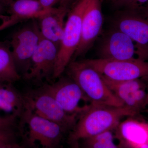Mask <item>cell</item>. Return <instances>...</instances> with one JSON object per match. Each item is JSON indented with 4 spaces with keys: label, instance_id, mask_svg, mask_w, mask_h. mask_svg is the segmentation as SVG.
I'll list each match as a JSON object with an SVG mask.
<instances>
[{
    "label": "cell",
    "instance_id": "6da1fadb",
    "mask_svg": "<svg viewBox=\"0 0 148 148\" xmlns=\"http://www.w3.org/2000/svg\"><path fill=\"white\" fill-rule=\"evenodd\" d=\"M138 115L125 106L114 107L90 104L81 114L76 123L68 135L69 143L79 142L108 130H115L126 117Z\"/></svg>",
    "mask_w": 148,
    "mask_h": 148
},
{
    "label": "cell",
    "instance_id": "7a4b0ae2",
    "mask_svg": "<svg viewBox=\"0 0 148 148\" xmlns=\"http://www.w3.org/2000/svg\"><path fill=\"white\" fill-rule=\"evenodd\" d=\"M66 71L67 75L78 85L91 104L123 106L105 82L101 74L82 60H73Z\"/></svg>",
    "mask_w": 148,
    "mask_h": 148
},
{
    "label": "cell",
    "instance_id": "3957f363",
    "mask_svg": "<svg viewBox=\"0 0 148 148\" xmlns=\"http://www.w3.org/2000/svg\"><path fill=\"white\" fill-rule=\"evenodd\" d=\"M88 0H77L67 15L64 34L59 51L53 79L62 75L72 61L81 38L83 16Z\"/></svg>",
    "mask_w": 148,
    "mask_h": 148
},
{
    "label": "cell",
    "instance_id": "277c9868",
    "mask_svg": "<svg viewBox=\"0 0 148 148\" xmlns=\"http://www.w3.org/2000/svg\"><path fill=\"white\" fill-rule=\"evenodd\" d=\"M25 109L58 123L69 133L75 127L78 116L67 113L52 95L41 86L23 93Z\"/></svg>",
    "mask_w": 148,
    "mask_h": 148
},
{
    "label": "cell",
    "instance_id": "5b68a950",
    "mask_svg": "<svg viewBox=\"0 0 148 148\" xmlns=\"http://www.w3.org/2000/svg\"><path fill=\"white\" fill-rule=\"evenodd\" d=\"M19 128L27 126V142L34 145L38 142L43 148H57L69 133L58 123L25 109L20 118Z\"/></svg>",
    "mask_w": 148,
    "mask_h": 148
},
{
    "label": "cell",
    "instance_id": "8992f818",
    "mask_svg": "<svg viewBox=\"0 0 148 148\" xmlns=\"http://www.w3.org/2000/svg\"><path fill=\"white\" fill-rule=\"evenodd\" d=\"M82 61L87 66L110 79L148 81V61L138 58L120 61L100 58Z\"/></svg>",
    "mask_w": 148,
    "mask_h": 148
},
{
    "label": "cell",
    "instance_id": "52a82bcc",
    "mask_svg": "<svg viewBox=\"0 0 148 148\" xmlns=\"http://www.w3.org/2000/svg\"><path fill=\"white\" fill-rule=\"evenodd\" d=\"M38 22L34 20L12 36L10 45L16 70L24 77L29 71L33 54L42 38Z\"/></svg>",
    "mask_w": 148,
    "mask_h": 148
},
{
    "label": "cell",
    "instance_id": "ba28073f",
    "mask_svg": "<svg viewBox=\"0 0 148 148\" xmlns=\"http://www.w3.org/2000/svg\"><path fill=\"white\" fill-rule=\"evenodd\" d=\"M42 86L53 96L65 112L79 116L90 105L81 106V102L91 104L78 85L67 76L60 77L55 82Z\"/></svg>",
    "mask_w": 148,
    "mask_h": 148
},
{
    "label": "cell",
    "instance_id": "9c48e42d",
    "mask_svg": "<svg viewBox=\"0 0 148 148\" xmlns=\"http://www.w3.org/2000/svg\"><path fill=\"white\" fill-rule=\"evenodd\" d=\"M113 25L135 43L137 58L148 61V17L124 10L115 17Z\"/></svg>",
    "mask_w": 148,
    "mask_h": 148
},
{
    "label": "cell",
    "instance_id": "30bf717a",
    "mask_svg": "<svg viewBox=\"0 0 148 148\" xmlns=\"http://www.w3.org/2000/svg\"><path fill=\"white\" fill-rule=\"evenodd\" d=\"M59 47L42 38L32 56L24 79L36 83L53 79Z\"/></svg>",
    "mask_w": 148,
    "mask_h": 148
},
{
    "label": "cell",
    "instance_id": "8fae6325",
    "mask_svg": "<svg viewBox=\"0 0 148 148\" xmlns=\"http://www.w3.org/2000/svg\"><path fill=\"white\" fill-rule=\"evenodd\" d=\"M101 75L123 106L131 109L138 115L148 106L147 85L144 80H113Z\"/></svg>",
    "mask_w": 148,
    "mask_h": 148
},
{
    "label": "cell",
    "instance_id": "7c38bea8",
    "mask_svg": "<svg viewBox=\"0 0 148 148\" xmlns=\"http://www.w3.org/2000/svg\"><path fill=\"white\" fill-rule=\"evenodd\" d=\"M103 24L101 1L88 0L83 16L80 41L74 54L73 60L85 54L89 50L100 35Z\"/></svg>",
    "mask_w": 148,
    "mask_h": 148
},
{
    "label": "cell",
    "instance_id": "4fadbf2b",
    "mask_svg": "<svg viewBox=\"0 0 148 148\" xmlns=\"http://www.w3.org/2000/svg\"><path fill=\"white\" fill-rule=\"evenodd\" d=\"M100 58L129 60L137 58L135 43L126 34L114 28L107 34L99 49Z\"/></svg>",
    "mask_w": 148,
    "mask_h": 148
},
{
    "label": "cell",
    "instance_id": "5bb4252c",
    "mask_svg": "<svg viewBox=\"0 0 148 148\" xmlns=\"http://www.w3.org/2000/svg\"><path fill=\"white\" fill-rule=\"evenodd\" d=\"M119 144L125 148H139L148 145V122L128 117L121 121L114 130Z\"/></svg>",
    "mask_w": 148,
    "mask_h": 148
},
{
    "label": "cell",
    "instance_id": "9a60e30c",
    "mask_svg": "<svg viewBox=\"0 0 148 148\" xmlns=\"http://www.w3.org/2000/svg\"><path fill=\"white\" fill-rule=\"evenodd\" d=\"M71 8L67 7L54 8L38 18L43 38L60 46L66 24L65 18Z\"/></svg>",
    "mask_w": 148,
    "mask_h": 148
},
{
    "label": "cell",
    "instance_id": "2e32d148",
    "mask_svg": "<svg viewBox=\"0 0 148 148\" xmlns=\"http://www.w3.org/2000/svg\"><path fill=\"white\" fill-rule=\"evenodd\" d=\"M0 110L16 118H20L25 110L23 93L11 83L0 84Z\"/></svg>",
    "mask_w": 148,
    "mask_h": 148
},
{
    "label": "cell",
    "instance_id": "e0dca14e",
    "mask_svg": "<svg viewBox=\"0 0 148 148\" xmlns=\"http://www.w3.org/2000/svg\"><path fill=\"white\" fill-rule=\"evenodd\" d=\"M53 9H45L39 0H15L9 6L10 15L20 21L38 19Z\"/></svg>",
    "mask_w": 148,
    "mask_h": 148
},
{
    "label": "cell",
    "instance_id": "ac0fdd59",
    "mask_svg": "<svg viewBox=\"0 0 148 148\" xmlns=\"http://www.w3.org/2000/svg\"><path fill=\"white\" fill-rule=\"evenodd\" d=\"M21 77L15 67L11 50L0 42V84H12Z\"/></svg>",
    "mask_w": 148,
    "mask_h": 148
},
{
    "label": "cell",
    "instance_id": "d6986e66",
    "mask_svg": "<svg viewBox=\"0 0 148 148\" xmlns=\"http://www.w3.org/2000/svg\"><path fill=\"white\" fill-rule=\"evenodd\" d=\"M114 130H108L79 141V148H119Z\"/></svg>",
    "mask_w": 148,
    "mask_h": 148
},
{
    "label": "cell",
    "instance_id": "ffe728a7",
    "mask_svg": "<svg viewBox=\"0 0 148 148\" xmlns=\"http://www.w3.org/2000/svg\"><path fill=\"white\" fill-rule=\"evenodd\" d=\"M124 10L148 18V0H133Z\"/></svg>",
    "mask_w": 148,
    "mask_h": 148
},
{
    "label": "cell",
    "instance_id": "44dd1931",
    "mask_svg": "<svg viewBox=\"0 0 148 148\" xmlns=\"http://www.w3.org/2000/svg\"><path fill=\"white\" fill-rule=\"evenodd\" d=\"M45 9H50L61 7L71 8L75 0H39Z\"/></svg>",
    "mask_w": 148,
    "mask_h": 148
},
{
    "label": "cell",
    "instance_id": "7402d4cb",
    "mask_svg": "<svg viewBox=\"0 0 148 148\" xmlns=\"http://www.w3.org/2000/svg\"><path fill=\"white\" fill-rule=\"evenodd\" d=\"M15 138L13 130L0 129V146L14 143Z\"/></svg>",
    "mask_w": 148,
    "mask_h": 148
},
{
    "label": "cell",
    "instance_id": "603a6c76",
    "mask_svg": "<svg viewBox=\"0 0 148 148\" xmlns=\"http://www.w3.org/2000/svg\"><path fill=\"white\" fill-rule=\"evenodd\" d=\"M19 22V20L11 15L8 16L1 14H0V31L11 27Z\"/></svg>",
    "mask_w": 148,
    "mask_h": 148
},
{
    "label": "cell",
    "instance_id": "cb8c5ba5",
    "mask_svg": "<svg viewBox=\"0 0 148 148\" xmlns=\"http://www.w3.org/2000/svg\"><path fill=\"white\" fill-rule=\"evenodd\" d=\"M16 118L12 116H0V129L13 130L16 126Z\"/></svg>",
    "mask_w": 148,
    "mask_h": 148
},
{
    "label": "cell",
    "instance_id": "d4e9b609",
    "mask_svg": "<svg viewBox=\"0 0 148 148\" xmlns=\"http://www.w3.org/2000/svg\"><path fill=\"white\" fill-rule=\"evenodd\" d=\"M133 0H110L114 5L119 8H126Z\"/></svg>",
    "mask_w": 148,
    "mask_h": 148
},
{
    "label": "cell",
    "instance_id": "484cf974",
    "mask_svg": "<svg viewBox=\"0 0 148 148\" xmlns=\"http://www.w3.org/2000/svg\"><path fill=\"white\" fill-rule=\"evenodd\" d=\"M0 148H25L23 145L14 142L3 145L0 146Z\"/></svg>",
    "mask_w": 148,
    "mask_h": 148
},
{
    "label": "cell",
    "instance_id": "4316f807",
    "mask_svg": "<svg viewBox=\"0 0 148 148\" xmlns=\"http://www.w3.org/2000/svg\"><path fill=\"white\" fill-rule=\"evenodd\" d=\"M13 0H0V14L1 13L3 8L4 5L9 6Z\"/></svg>",
    "mask_w": 148,
    "mask_h": 148
},
{
    "label": "cell",
    "instance_id": "83f0119b",
    "mask_svg": "<svg viewBox=\"0 0 148 148\" xmlns=\"http://www.w3.org/2000/svg\"><path fill=\"white\" fill-rule=\"evenodd\" d=\"M70 145H71L70 148H79V143L78 142L70 143Z\"/></svg>",
    "mask_w": 148,
    "mask_h": 148
},
{
    "label": "cell",
    "instance_id": "f1b7e54d",
    "mask_svg": "<svg viewBox=\"0 0 148 148\" xmlns=\"http://www.w3.org/2000/svg\"><path fill=\"white\" fill-rule=\"evenodd\" d=\"M139 148H148V145H144L143 147H141Z\"/></svg>",
    "mask_w": 148,
    "mask_h": 148
},
{
    "label": "cell",
    "instance_id": "f546056e",
    "mask_svg": "<svg viewBox=\"0 0 148 148\" xmlns=\"http://www.w3.org/2000/svg\"><path fill=\"white\" fill-rule=\"evenodd\" d=\"M147 102L148 105V84L147 85Z\"/></svg>",
    "mask_w": 148,
    "mask_h": 148
},
{
    "label": "cell",
    "instance_id": "4dcf8cb0",
    "mask_svg": "<svg viewBox=\"0 0 148 148\" xmlns=\"http://www.w3.org/2000/svg\"><path fill=\"white\" fill-rule=\"evenodd\" d=\"M119 148H125L124 147H122V146L120 145H119Z\"/></svg>",
    "mask_w": 148,
    "mask_h": 148
},
{
    "label": "cell",
    "instance_id": "1f68e13d",
    "mask_svg": "<svg viewBox=\"0 0 148 148\" xmlns=\"http://www.w3.org/2000/svg\"></svg>",
    "mask_w": 148,
    "mask_h": 148
}]
</instances>
